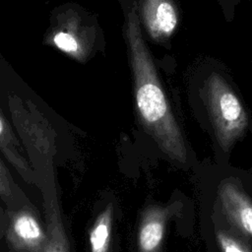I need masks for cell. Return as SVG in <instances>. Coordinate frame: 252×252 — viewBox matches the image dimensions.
<instances>
[{
    "label": "cell",
    "instance_id": "277c9868",
    "mask_svg": "<svg viewBox=\"0 0 252 252\" xmlns=\"http://www.w3.org/2000/svg\"><path fill=\"white\" fill-rule=\"evenodd\" d=\"M91 39L90 29L84 27L81 19L70 12L63 15L50 37L52 45L79 61L87 58L92 46Z\"/></svg>",
    "mask_w": 252,
    "mask_h": 252
},
{
    "label": "cell",
    "instance_id": "3957f363",
    "mask_svg": "<svg viewBox=\"0 0 252 252\" xmlns=\"http://www.w3.org/2000/svg\"><path fill=\"white\" fill-rule=\"evenodd\" d=\"M7 234L18 252H43L48 241L38 220L28 210L18 211L11 216Z\"/></svg>",
    "mask_w": 252,
    "mask_h": 252
},
{
    "label": "cell",
    "instance_id": "9c48e42d",
    "mask_svg": "<svg viewBox=\"0 0 252 252\" xmlns=\"http://www.w3.org/2000/svg\"><path fill=\"white\" fill-rule=\"evenodd\" d=\"M114 208L109 203L96 217L89 233L91 252H109Z\"/></svg>",
    "mask_w": 252,
    "mask_h": 252
},
{
    "label": "cell",
    "instance_id": "8992f818",
    "mask_svg": "<svg viewBox=\"0 0 252 252\" xmlns=\"http://www.w3.org/2000/svg\"><path fill=\"white\" fill-rule=\"evenodd\" d=\"M141 14L149 34L157 40L170 36L178 23L172 0H142Z\"/></svg>",
    "mask_w": 252,
    "mask_h": 252
},
{
    "label": "cell",
    "instance_id": "52a82bcc",
    "mask_svg": "<svg viewBox=\"0 0 252 252\" xmlns=\"http://www.w3.org/2000/svg\"><path fill=\"white\" fill-rule=\"evenodd\" d=\"M169 208L150 206L142 214L138 236V252H160Z\"/></svg>",
    "mask_w": 252,
    "mask_h": 252
},
{
    "label": "cell",
    "instance_id": "5b68a950",
    "mask_svg": "<svg viewBox=\"0 0 252 252\" xmlns=\"http://www.w3.org/2000/svg\"><path fill=\"white\" fill-rule=\"evenodd\" d=\"M219 197L227 220L252 238V200L235 183L228 180L220 185Z\"/></svg>",
    "mask_w": 252,
    "mask_h": 252
},
{
    "label": "cell",
    "instance_id": "ba28073f",
    "mask_svg": "<svg viewBox=\"0 0 252 252\" xmlns=\"http://www.w3.org/2000/svg\"><path fill=\"white\" fill-rule=\"evenodd\" d=\"M0 150L5 155L7 159L13 163L14 167L23 178L31 181L32 177V170L29 162L24 158L20 149V144L17 141L14 133L12 132L9 123L0 111Z\"/></svg>",
    "mask_w": 252,
    "mask_h": 252
},
{
    "label": "cell",
    "instance_id": "30bf717a",
    "mask_svg": "<svg viewBox=\"0 0 252 252\" xmlns=\"http://www.w3.org/2000/svg\"><path fill=\"white\" fill-rule=\"evenodd\" d=\"M216 235L221 252H251L242 240L223 229H219Z\"/></svg>",
    "mask_w": 252,
    "mask_h": 252
},
{
    "label": "cell",
    "instance_id": "6da1fadb",
    "mask_svg": "<svg viewBox=\"0 0 252 252\" xmlns=\"http://www.w3.org/2000/svg\"><path fill=\"white\" fill-rule=\"evenodd\" d=\"M126 34L140 120L160 150L171 159L183 163L187 160L183 135L171 112L154 62L144 42L135 6L128 15Z\"/></svg>",
    "mask_w": 252,
    "mask_h": 252
},
{
    "label": "cell",
    "instance_id": "8fae6325",
    "mask_svg": "<svg viewBox=\"0 0 252 252\" xmlns=\"http://www.w3.org/2000/svg\"><path fill=\"white\" fill-rule=\"evenodd\" d=\"M13 181L11 180L10 174L0 159V197L8 198L11 197L13 190Z\"/></svg>",
    "mask_w": 252,
    "mask_h": 252
},
{
    "label": "cell",
    "instance_id": "7a4b0ae2",
    "mask_svg": "<svg viewBox=\"0 0 252 252\" xmlns=\"http://www.w3.org/2000/svg\"><path fill=\"white\" fill-rule=\"evenodd\" d=\"M204 90L217 140L226 152L245 132L247 113L236 94L219 74L213 73L207 78Z\"/></svg>",
    "mask_w": 252,
    "mask_h": 252
}]
</instances>
